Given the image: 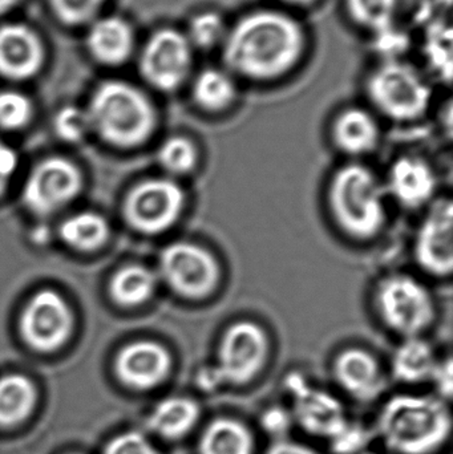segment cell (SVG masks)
I'll return each instance as SVG.
<instances>
[{
    "instance_id": "1",
    "label": "cell",
    "mask_w": 453,
    "mask_h": 454,
    "mask_svg": "<svg viewBox=\"0 0 453 454\" xmlns=\"http://www.w3.org/2000/svg\"><path fill=\"white\" fill-rule=\"evenodd\" d=\"M221 50L226 71L244 79L269 82L285 76L300 63L306 35L289 13L254 11L228 29Z\"/></svg>"
},
{
    "instance_id": "2",
    "label": "cell",
    "mask_w": 453,
    "mask_h": 454,
    "mask_svg": "<svg viewBox=\"0 0 453 454\" xmlns=\"http://www.w3.org/2000/svg\"><path fill=\"white\" fill-rule=\"evenodd\" d=\"M446 403L428 396L399 395L383 407L379 432L386 447L398 454L435 452L451 434Z\"/></svg>"
},
{
    "instance_id": "3",
    "label": "cell",
    "mask_w": 453,
    "mask_h": 454,
    "mask_svg": "<svg viewBox=\"0 0 453 454\" xmlns=\"http://www.w3.org/2000/svg\"><path fill=\"white\" fill-rule=\"evenodd\" d=\"M90 128L117 146L140 145L156 127L151 100L128 82H106L93 93L88 109Z\"/></svg>"
},
{
    "instance_id": "4",
    "label": "cell",
    "mask_w": 453,
    "mask_h": 454,
    "mask_svg": "<svg viewBox=\"0 0 453 454\" xmlns=\"http://www.w3.org/2000/svg\"><path fill=\"white\" fill-rule=\"evenodd\" d=\"M329 201L338 225L351 237L369 239L385 225V202L379 184L374 173L362 165H348L335 173Z\"/></svg>"
},
{
    "instance_id": "5",
    "label": "cell",
    "mask_w": 453,
    "mask_h": 454,
    "mask_svg": "<svg viewBox=\"0 0 453 454\" xmlns=\"http://www.w3.org/2000/svg\"><path fill=\"white\" fill-rule=\"evenodd\" d=\"M268 354L269 339L260 325L252 322L236 323L221 339L217 363L199 373V387L212 391L223 384L245 386L262 371Z\"/></svg>"
},
{
    "instance_id": "6",
    "label": "cell",
    "mask_w": 453,
    "mask_h": 454,
    "mask_svg": "<svg viewBox=\"0 0 453 454\" xmlns=\"http://www.w3.org/2000/svg\"><path fill=\"white\" fill-rule=\"evenodd\" d=\"M367 95L383 114L396 121L419 119L431 101V90L422 74L402 61L378 67L370 74Z\"/></svg>"
},
{
    "instance_id": "7",
    "label": "cell",
    "mask_w": 453,
    "mask_h": 454,
    "mask_svg": "<svg viewBox=\"0 0 453 454\" xmlns=\"http://www.w3.org/2000/svg\"><path fill=\"white\" fill-rule=\"evenodd\" d=\"M377 306L383 322L401 335L415 338L435 317L430 291L409 275H393L380 283Z\"/></svg>"
},
{
    "instance_id": "8",
    "label": "cell",
    "mask_w": 453,
    "mask_h": 454,
    "mask_svg": "<svg viewBox=\"0 0 453 454\" xmlns=\"http://www.w3.org/2000/svg\"><path fill=\"white\" fill-rule=\"evenodd\" d=\"M160 274L176 294L199 301L217 288L221 272L207 248L191 242H176L162 250Z\"/></svg>"
},
{
    "instance_id": "9",
    "label": "cell",
    "mask_w": 453,
    "mask_h": 454,
    "mask_svg": "<svg viewBox=\"0 0 453 454\" xmlns=\"http://www.w3.org/2000/svg\"><path fill=\"white\" fill-rule=\"evenodd\" d=\"M193 47L183 32L164 28L152 35L140 56L144 79L162 92L183 87L193 68Z\"/></svg>"
},
{
    "instance_id": "10",
    "label": "cell",
    "mask_w": 453,
    "mask_h": 454,
    "mask_svg": "<svg viewBox=\"0 0 453 454\" xmlns=\"http://www.w3.org/2000/svg\"><path fill=\"white\" fill-rule=\"evenodd\" d=\"M185 207V193L178 184L165 178L149 180L136 186L127 201L128 223L145 234H159L177 223Z\"/></svg>"
},
{
    "instance_id": "11",
    "label": "cell",
    "mask_w": 453,
    "mask_h": 454,
    "mask_svg": "<svg viewBox=\"0 0 453 454\" xmlns=\"http://www.w3.org/2000/svg\"><path fill=\"white\" fill-rule=\"evenodd\" d=\"M285 386L293 399V420L309 434L332 440L348 426L345 408L329 392L310 386L298 373L287 376Z\"/></svg>"
},
{
    "instance_id": "12",
    "label": "cell",
    "mask_w": 453,
    "mask_h": 454,
    "mask_svg": "<svg viewBox=\"0 0 453 454\" xmlns=\"http://www.w3.org/2000/svg\"><path fill=\"white\" fill-rule=\"evenodd\" d=\"M82 189V175L64 159L40 162L26 181L23 201L35 215H50L72 201Z\"/></svg>"
},
{
    "instance_id": "13",
    "label": "cell",
    "mask_w": 453,
    "mask_h": 454,
    "mask_svg": "<svg viewBox=\"0 0 453 454\" xmlns=\"http://www.w3.org/2000/svg\"><path fill=\"white\" fill-rule=\"evenodd\" d=\"M72 314L60 295L42 291L29 301L20 320L24 340L37 351L50 352L66 343L71 333Z\"/></svg>"
},
{
    "instance_id": "14",
    "label": "cell",
    "mask_w": 453,
    "mask_h": 454,
    "mask_svg": "<svg viewBox=\"0 0 453 454\" xmlns=\"http://www.w3.org/2000/svg\"><path fill=\"white\" fill-rule=\"evenodd\" d=\"M418 263L433 275L451 274L453 266V207L449 200L436 202L423 221L417 240Z\"/></svg>"
},
{
    "instance_id": "15",
    "label": "cell",
    "mask_w": 453,
    "mask_h": 454,
    "mask_svg": "<svg viewBox=\"0 0 453 454\" xmlns=\"http://www.w3.org/2000/svg\"><path fill=\"white\" fill-rule=\"evenodd\" d=\"M170 368L169 352L153 341H138L125 347L116 362L120 379L136 389L160 386L169 375Z\"/></svg>"
},
{
    "instance_id": "16",
    "label": "cell",
    "mask_w": 453,
    "mask_h": 454,
    "mask_svg": "<svg viewBox=\"0 0 453 454\" xmlns=\"http://www.w3.org/2000/svg\"><path fill=\"white\" fill-rule=\"evenodd\" d=\"M44 60L37 35L21 24L0 27V74L12 80L34 76Z\"/></svg>"
},
{
    "instance_id": "17",
    "label": "cell",
    "mask_w": 453,
    "mask_h": 454,
    "mask_svg": "<svg viewBox=\"0 0 453 454\" xmlns=\"http://www.w3.org/2000/svg\"><path fill=\"white\" fill-rule=\"evenodd\" d=\"M388 189L402 207L417 209L433 199L436 189L435 175L425 160L402 157L391 167Z\"/></svg>"
},
{
    "instance_id": "18",
    "label": "cell",
    "mask_w": 453,
    "mask_h": 454,
    "mask_svg": "<svg viewBox=\"0 0 453 454\" xmlns=\"http://www.w3.org/2000/svg\"><path fill=\"white\" fill-rule=\"evenodd\" d=\"M334 376L337 383L355 399H374L382 389L379 364L369 352L350 348L335 360Z\"/></svg>"
},
{
    "instance_id": "19",
    "label": "cell",
    "mask_w": 453,
    "mask_h": 454,
    "mask_svg": "<svg viewBox=\"0 0 453 454\" xmlns=\"http://www.w3.org/2000/svg\"><path fill=\"white\" fill-rule=\"evenodd\" d=\"M135 36L127 21L120 18H104L95 21L87 37L93 58L106 66H117L128 60L133 51Z\"/></svg>"
},
{
    "instance_id": "20",
    "label": "cell",
    "mask_w": 453,
    "mask_h": 454,
    "mask_svg": "<svg viewBox=\"0 0 453 454\" xmlns=\"http://www.w3.org/2000/svg\"><path fill=\"white\" fill-rule=\"evenodd\" d=\"M334 140L345 153L361 156L377 148L379 128L374 117L364 109H346L335 121Z\"/></svg>"
},
{
    "instance_id": "21",
    "label": "cell",
    "mask_w": 453,
    "mask_h": 454,
    "mask_svg": "<svg viewBox=\"0 0 453 454\" xmlns=\"http://www.w3.org/2000/svg\"><path fill=\"white\" fill-rule=\"evenodd\" d=\"M201 408L191 397H169L156 405L149 428L168 440L183 439L199 423Z\"/></svg>"
},
{
    "instance_id": "22",
    "label": "cell",
    "mask_w": 453,
    "mask_h": 454,
    "mask_svg": "<svg viewBox=\"0 0 453 454\" xmlns=\"http://www.w3.org/2000/svg\"><path fill=\"white\" fill-rule=\"evenodd\" d=\"M254 439L241 421L221 418L213 420L202 432L199 454H253Z\"/></svg>"
},
{
    "instance_id": "23",
    "label": "cell",
    "mask_w": 453,
    "mask_h": 454,
    "mask_svg": "<svg viewBox=\"0 0 453 454\" xmlns=\"http://www.w3.org/2000/svg\"><path fill=\"white\" fill-rule=\"evenodd\" d=\"M191 96L197 106L204 111L213 114L225 111L237 98L233 74L226 69H204L194 77Z\"/></svg>"
},
{
    "instance_id": "24",
    "label": "cell",
    "mask_w": 453,
    "mask_h": 454,
    "mask_svg": "<svg viewBox=\"0 0 453 454\" xmlns=\"http://www.w3.org/2000/svg\"><path fill=\"white\" fill-rule=\"evenodd\" d=\"M435 355L427 341L409 338L396 349L393 372L403 383H420L433 376L436 367Z\"/></svg>"
},
{
    "instance_id": "25",
    "label": "cell",
    "mask_w": 453,
    "mask_h": 454,
    "mask_svg": "<svg viewBox=\"0 0 453 454\" xmlns=\"http://www.w3.org/2000/svg\"><path fill=\"white\" fill-rule=\"evenodd\" d=\"M36 402L34 384L23 376L0 379V427L20 423L31 413Z\"/></svg>"
},
{
    "instance_id": "26",
    "label": "cell",
    "mask_w": 453,
    "mask_h": 454,
    "mask_svg": "<svg viewBox=\"0 0 453 454\" xmlns=\"http://www.w3.org/2000/svg\"><path fill=\"white\" fill-rule=\"evenodd\" d=\"M157 278L144 266H127L120 270L111 282V295L122 306H137L153 295Z\"/></svg>"
},
{
    "instance_id": "27",
    "label": "cell",
    "mask_w": 453,
    "mask_h": 454,
    "mask_svg": "<svg viewBox=\"0 0 453 454\" xmlns=\"http://www.w3.org/2000/svg\"><path fill=\"white\" fill-rule=\"evenodd\" d=\"M60 235L72 247L95 250L108 238L109 226L105 218L96 213H80L61 223Z\"/></svg>"
},
{
    "instance_id": "28",
    "label": "cell",
    "mask_w": 453,
    "mask_h": 454,
    "mask_svg": "<svg viewBox=\"0 0 453 454\" xmlns=\"http://www.w3.org/2000/svg\"><path fill=\"white\" fill-rule=\"evenodd\" d=\"M348 15L370 31H390L395 20L398 0H346Z\"/></svg>"
},
{
    "instance_id": "29",
    "label": "cell",
    "mask_w": 453,
    "mask_h": 454,
    "mask_svg": "<svg viewBox=\"0 0 453 454\" xmlns=\"http://www.w3.org/2000/svg\"><path fill=\"white\" fill-rule=\"evenodd\" d=\"M228 29L220 13L201 12L191 19L185 36L193 50L207 51L223 45Z\"/></svg>"
},
{
    "instance_id": "30",
    "label": "cell",
    "mask_w": 453,
    "mask_h": 454,
    "mask_svg": "<svg viewBox=\"0 0 453 454\" xmlns=\"http://www.w3.org/2000/svg\"><path fill=\"white\" fill-rule=\"evenodd\" d=\"M196 146L185 137H170L159 151V161L170 175H188L196 168Z\"/></svg>"
},
{
    "instance_id": "31",
    "label": "cell",
    "mask_w": 453,
    "mask_h": 454,
    "mask_svg": "<svg viewBox=\"0 0 453 454\" xmlns=\"http://www.w3.org/2000/svg\"><path fill=\"white\" fill-rule=\"evenodd\" d=\"M32 106L26 96L13 90L0 92V128L13 130L31 119Z\"/></svg>"
},
{
    "instance_id": "32",
    "label": "cell",
    "mask_w": 453,
    "mask_h": 454,
    "mask_svg": "<svg viewBox=\"0 0 453 454\" xmlns=\"http://www.w3.org/2000/svg\"><path fill=\"white\" fill-rule=\"evenodd\" d=\"M53 12L63 23L79 26L98 15L105 0H50Z\"/></svg>"
},
{
    "instance_id": "33",
    "label": "cell",
    "mask_w": 453,
    "mask_h": 454,
    "mask_svg": "<svg viewBox=\"0 0 453 454\" xmlns=\"http://www.w3.org/2000/svg\"><path fill=\"white\" fill-rule=\"evenodd\" d=\"M56 133L66 141H79L90 129L88 112L76 106H66L60 109L55 117Z\"/></svg>"
},
{
    "instance_id": "34",
    "label": "cell",
    "mask_w": 453,
    "mask_h": 454,
    "mask_svg": "<svg viewBox=\"0 0 453 454\" xmlns=\"http://www.w3.org/2000/svg\"><path fill=\"white\" fill-rule=\"evenodd\" d=\"M105 454H159L153 445L137 432L116 437L106 448Z\"/></svg>"
},
{
    "instance_id": "35",
    "label": "cell",
    "mask_w": 453,
    "mask_h": 454,
    "mask_svg": "<svg viewBox=\"0 0 453 454\" xmlns=\"http://www.w3.org/2000/svg\"><path fill=\"white\" fill-rule=\"evenodd\" d=\"M367 434L364 429L358 426H348L332 440V450L338 454H353L359 452L366 442Z\"/></svg>"
},
{
    "instance_id": "36",
    "label": "cell",
    "mask_w": 453,
    "mask_h": 454,
    "mask_svg": "<svg viewBox=\"0 0 453 454\" xmlns=\"http://www.w3.org/2000/svg\"><path fill=\"white\" fill-rule=\"evenodd\" d=\"M293 423V416L284 408H269L261 418V427L266 434L273 436H282L290 429Z\"/></svg>"
},
{
    "instance_id": "37",
    "label": "cell",
    "mask_w": 453,
    "mask_h": 454,
    "mask_svg": "<svg viewBox=\"0 0 453 454\" xmlns=\"http://www.w3.org/2000/svg\"><path fill=\"white\" fill-rule=\"evenodd\" d=\"M431 380L435 381L436 388H438L441 399H451L453 392V365L451 357L444 360V362L436 363Z\"/></svg>"
},
{
    "instance_id": "38",
    "label": "cell",
    "mask_w": 453,
    "mask_h": 454,
    "mask_svg": "<svg viewBox=\"0 0 453 454\" xmlns=\"http://www.w3.org/2000/svg\"><path fill=\"white\" fill-rule=\"evenodd\" d=\"M16 167H18V156L15 152L5 144L0 143V196L7 189Z\"/></svg>"
},
{
    "instance_id": "39",
    "label": "cell",
    "mask_w": 453,
    "mask_h": 454,
    "mask_svg": "<svg viewBox=\"0 0 453 454\" xmlns=\"http://www.w3.org/2000/svg\"><path fill=\"white\" fill-rule=\"evenodd\" d=\"M266 454H318L311 448L306 445L298 444V442H289V440H279L274 442Z\"/></svg>"
},
{
    "instance_id": "40",
    "label": "cell",
    "mask_w": 453,
    "mask_h": 454,
    "mask_svg": "<svg viewBox=\"0 0 453 454\" xmlns=\"http://www.w3.org/2000/svg\"><path fill=\"white\" fill-rule=\"evenodd\" d=\"M281 2L287 3V4L300 5V7H302V5L313 4V3H316V0H281Z\"/></svg>"
},
{
    "instance_id": "41",
    "label": "cell",
    "mask_w": 453,
    "mask_h": 454,
    "mask_svg": "<svg viewBox=\"0 0 453 454\" xmlns=\"http://www.w3.org/2000/svg\"><path fill=\"white\" fill-rule=\"evenodd\" d=\"M18 3V0H0V13L5 12Z\"/></svg>"
},
{
    "instance_id": "42",
    "label": "cell",
    "mask_w": 453,
    "mask_h": 454,
    "mask_svg": "<svg viewBox=\"0 0 453 454\" xmlns=\"http://www.w3.org/2000/svg\"><path fill=\"white\" fill-rule=\"evenodd\" d=\"M370 454V453H369Z\"/></svg>"
}]
</instances>
